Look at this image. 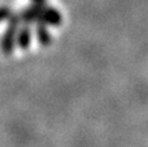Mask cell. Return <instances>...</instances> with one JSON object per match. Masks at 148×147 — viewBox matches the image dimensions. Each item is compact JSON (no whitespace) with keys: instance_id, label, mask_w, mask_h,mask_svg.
<instances>
[{"instance_id":"4","label":"cell","mask_w":148,"mask_h":147,"mask_svg":"<svg viewBox=\"0 0 148 147\" xmlns=\"http://www.w3.org/2000/svg\"><path fill=\"white\" fill-rule=\"evenodd\" d=\"M10 14H9V10L7 8H0V22L4 21L5 18H9Z\"/></svg>"},{"instance_id":"3","label":"cell","mask_w":148,"mask_h":147,"mask_svg":"<svg viewBox=\"0 0 148 147\" xmlns=\"http://www.w3.org/2000/svg\"><path fill=\"white\" fill-rule=\"evenodd\" d=\"M36 38L43 46H48L51 43V34H49L48 29L40 22V25L36 27Z\"/></svg>"},{"instance_id":"2","label":"cell","mask_w":148,"mask_h":147,"mask_svg":"<svg viewBox=\"0 0 148 147\" xmlns=\"http://www.w3.org/2000/svg\"><path fill=\"white\" fill-rule=\"evenodd\" d=\"M30 42H31V31L30 29L27 27H23L18 31V35H17V46L22 49L29 48L30 46Z\"/></svg>"},{"instance_id":"1","label":"cell","mask_w":148,"mask_h":147,"mask_svg":"<svg viewBox=\"0 0 148 147\" xmlns=\"http://www.w3.org/2000/svg\"><path fill=\"white\" fill-rule=\"evenodd\" d=\"M18 23H20V17L18 16H10L9 25H8L7 30H5L4 35L1 38V49L5 55L12 54L16 47L18 35Z\"/></svg>"}]
</instances>
